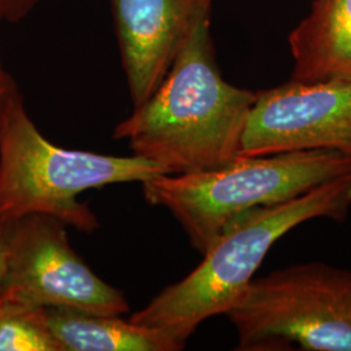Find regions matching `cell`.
I'll return each mask as SVG.
<instances>
[{
	"mask_svg": "<svg viewBox=\"0 0 351 351\" xmlns=\"http://www.w3.org/2000/svg\"><path fill=\"white\" fill-rule=\"evenodd\" d=\"M256 93L226 82L204 17L147 101L114 128L134 155L167 175L213 169L239 156Z\"/></svg>",
	"mask_w": 351,
	"mask_h": 351,
	"instance_id": "cell-1",
	"label": "cell"
},
{
	"mask_svg": "<svg viewBox=\"0 0 351 351\" xmlns=\"http://www.w3.org/2000/svg\"><path fill=\"white\" fill-rule=\"evenodd\" d=\"M351 208V173L313 188L289 201L242 213L203 254L184 280L160 291L129 320L155 328L184 349L204 320L226 315L254 280L278 239L314 219L343 220Z\"/></svg>",
	"mask_w": 351,
	"mask_h": 351,
	"instance_id": "cell-2",
	"label": "cell"
},
{
	"mask_svg": "<svg viewBox=\"0 0 351 351\" xmlns=\"http://www.w3.org/2000/svg\"><path fill=\"white\" fill-rule=\"evenodd\" d=\"M167 175L141 156L69 150L38 130L16 85L0 108V226L29 215H46L93 233L98 217L78 195L112 184L143 182Z\"/></svg>",
	"mask_w": 351,
	"mask_h": 351,
	"instance_id": "cell-3",
	"label": "cell"
},
{
	"mask_svg": "<svg viewBox=\"0 0 351 351\" xmlns=\"http://www.w3.org/2000/svg\"><path fill=\"white\" fill-rule=\"evenodd\" d=\"M351 173V160L336 151L281 152L234 158L221 167L159 175L142 184L152 206L167 208L204 254L234 219L289 201L326 181Z\"/></svg>",
	"mask_w": 351,
	"mask_h": 351,
	"instance_id": "cell-4",
	"label": "cell"
},
{
	"mask_svg": "<svg viewBox=\"0 0 351 351\" xmlns=\"http://www.w3.org/2000/svg\"><path fill=\"white\" fill-rule=\"evenodd\" d=\"M226 316L241 350L351 351V271L306 263L254 278Z\"/></svg>",
	"mask_w": 351,
	"mask_h": 351,
	"instance_id": "cell-5",
	"label": "cell"
},
{
	"mask_svg": "<svg viewBox=\"0 0 351 351\" xmlns=\"http://www.w3.org/2000/svg\"><path fill=\"white\" fill-rule=\"evenodd\" d=\"M65 226L46 215H29L1 226L8 252L3 297L45 308L126 314L124 294L97 276L75 254Z\"/></svg>",
	"mask_w": 351,
	"mask_h": 351,
	"instance_id": "cell-6",
	"label": "cell"
},
{
	"mask_svg": "<svg viewBox=\"0 0 351 351\" xmlns=\"http://www.w3.org/2000/svg\"><path fill=\"white\" fill-rule=\"evenodd\" d=\"M336 151L351 160V80L290 81L256 93L239 155Z\"/></svg>",
	"mask_w": 351,
	"mask_h": 351,
	"instance_id": "cell-7",
	"label": "cell"
},
{
	"mask_svg": "<svg viewBox=\"0 0 351 351\" xmlns=\"http://www.w3.org/2000/svg\"><path fill=\"white\" fill-rule=\"evenodd\" d=\"M119 47L134 107L162 84L213 0H111Z\"/></svg>",
	"mask_w": 351,
	"mask_h": 351,
	"instance_id": "cell-8",
	"label": "cell"
},
{
	"mask_svg": "<svg viewBox=\"0 0 351 351\" xmlns=\"http://www.w3.org/2000/svg\"><path fill=\"white\" fill-rule=\"evenodd\" d=\"M293 81L351 80V0H315L289 36Z\"/></svg>",
	"mask_w": 351,
	"mask_h": 351,
	"instance_id": "cell-9",
	"label": "cell"
},
{
	"mask_svg": "<svg viewBox=\"0 0 351 351\" xmlns=\"http://www.w3.org/2000/svg\"><path fill=\"white\" fill-rule=\"evenodd\" d=\"M51 332L62 351H177L163 330L124 320L119 315L72 308H46Z\"/></svg>",
	"mask_w": 351,
	"mask_h": 351,
	"instance_id": "cell-10",
	"label": "cell"
},
{
	"mask_svg": "<svg viewBox=\"0 0 351 351\" xmlns=\"http://www.w3.org/2000/svg\"><path fill=\"white\" fill-rule=\"evenodd\" d=\"M0 351H62L47 310L0 297Z\"/></svg>",
	"mask_w": 351,
	"mask_h": 351,
	"instance_id": "cell-11",
	"label": "cell"
},
{
	"mask_svg": "<svg viewBox=\"0 0 351 351\" xmlns=\"http://www.w3.org/2000/svg\"><path fill=\"white\" fill-rule=\"evenodd\" d=\"M39 0H0V23H17L30 12Z\"/></svg>",
	"mask_w": 351,
	"mask_h": 351,
	"instance_id": "cell-12",
	"label": "cell"
},
{
	"mask_svg": "<svg viewBox=\"0 0 351 351\" xmlns=\"http://www.w3.org/2000/svg\"><path fill=\"white\" fill-rule=\"evenodd\" d=\"M8 276V252L3 237L0 236V297L4 294Z\"/></svg>",
	"mask_w": 351,
	"mask_h": 351,
	"instance_id": "cell-13",
	"label": "cell"
},
{
	"mask_svg": "<svg viewBox=\"0 0 351 351\" xmlns=\"http://www.w3.org/2000/svg\"><path fill=\"white\" fill-rule=\"evenodd\" d=\"M13 86H14V82L12 78L4 72V69H1L0 71V108Z\"/></svg>",
	"mask_w": 351,
	"mask_h": 351,
	"instance_id": "cell-14",
	"label": "cell"
},
{
	"mask_svg": "<svg viewBox=\"0 0 351 351\" xmlns=\"http://www.w3.org/2000/svg\"><path fill=\"white\" fill-rule=\"evenodd\" d=\"M1 69H3V66H1V62H0V71H1Z\"/></svg>",
	"mask_w": 351,
	"mask_h": 351,
	"instance_id": "cell-15",
	"label": "cell"
},
{
	"mask_svg": "<svg viewBox=\"0 0 351 351\" xmlns=\"http://www.w3.org/2000/svg\"><path fill=\"white\" fill-rule=\"evenodd\" d=\"M0 236H1V226H0Z\"/></svg>",
	"mask_w": 351,
	"mask_h": 351,
	"instance_id": "cell-16",
	"label": "cell"
}]
</instances>
